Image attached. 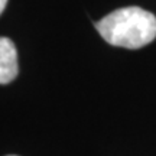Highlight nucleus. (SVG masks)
<instances>
[{"label": "nucleus", "instance_id": "1", "mask_svg": "<svg viewBox=\"0 0 156 156\" xmlns=\"http://www.w3.org/2000/svg\"><path fill=\"white\" fill-rule=\"evenodd\" d=\"M95 28L107 44L139 49L156 38V16L142 7L129 6L108 13Z\"/></svg>", "mask_w": 156, "mask_h": 156}, {"label": "nucleus", "instance_id": "2", "mask_svg": "<svg viewBox=\"0 0 156 156\" xmlns=\"http://www.w3.org/2000/svg\"><path fill=\"white\" fill-rule=\"evenodd\" d=\"M17 51L9 38L0 36V84L12 83L17 75Z\"/></svg>", "mask_w": 156, "mask_h": 156}, {"label": "nucleus", "instance_id": "3", "mask_svg": "<svg viewBox=\"0 0 156 156\" xmlns=\"http://www.w3.org/2000/svg\"><path fill=\"white\" fill-rule=\"evenodd\" d=\"M6 5H7V0H0V15L3 13V10H5Z\"/></svg>", "mask_w": 156, "mask_h": 156}]
</instances>
